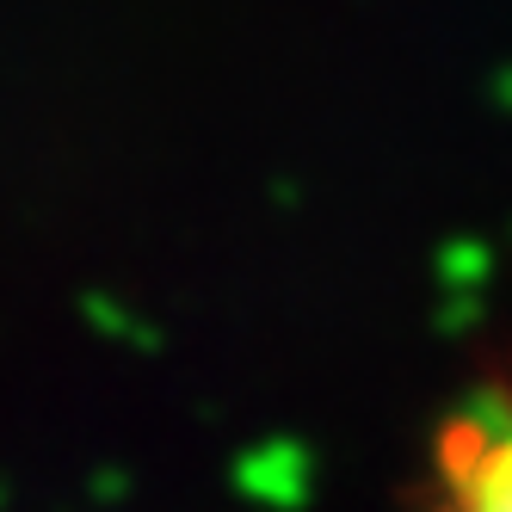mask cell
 <instances>
[{"label":"cell","mask_w":512,"mask_h":512,"mask_svg":"<svg viewBox=\"0 0 512 512\" xmlns=\"http://www.w3.org/2000/svg\"><path fill=\"white\" fill-rule=\"evenodd\" d=\"M414 512H512V389H475L438 420Z\"/></svg>","instance_id":"6da1fadb"}]
</instances>
